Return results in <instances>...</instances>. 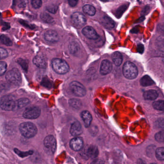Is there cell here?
Returning <instances> with one entry per match:
<instances>
[{
	"instance_id": "39",
	"label": "cell",
	"mask_w": 164,
	"mask_h": 164,
	"mask_svg": "<svg viewBox=\"0 0 164 164\" xmlns=\"http://www.w3.org/2000/svg\"><path fill=\"white\" fill-rule=\"evenodd\" d=\"M15 152H16V154L19 155L20 156H21V157H25V156L29 155H31L33 153L32 151L26 152H22L20 151L17 149H15Z\"/></svg>"
},
{
	"instance_id": "42",
	"label": "cell",
	"mask_w": 164,
	"mask_h": 164,
	"mask_svg": "<svg viewBox=\"0 0 164 164\" xmlns=\"http://www.w3.org/2000/svg\"><path fill=\"white\" fill-rule=\"evenodd\" d=\"M145 50L144 46L142 44H139L137 45V51L138 52L140 53H142Z\"/></svg>"
},
{
	"instance_id": "6",
	"label": "cell",
	"mask_w": 164,
	"mask_h": 164,
	"mask_svg": "<svg viewBox=\"0 0 164 164\" xmlns=\"http://www.w3.org/2000/svg\"><path fill=\"white\" fill-rule=\"evenodd\" d=\"M86 18L84 15L80 12H75L72 15L71 21L74 27L77 29L82 28L86 23Z\"/></svg>"
},
{
	"instance_id": "25",
	"label": "cell",
	"mask_w": 164,
	"mask_h": 164,
	"mask_svg": "<svg viewBox=\"0 0 164 164\" xmlns=\"http://www.w3.org/2000/svg\"><path fill=\"white\" fill-rule=\"evenodd\" d=\"M152 106L156 110L164 111V100L155 101L152 104Z\"/></svg>"
},
{
	"instance_id": "37",
	"label": "cell",
	"mask_w": 164,
	"mask_h": 164,
	"mask_svg": "<svg viewBox=\"0 0 164 164\" xmlns=\"http://www.w3.org/2000/svg\"><path fill=\"white\" fill-rule=\"evenodd\" d=\"M31 3L32 7L35 9L39 8L42 5V2L40 0H33L31 2Z\"/></svg>"
},
{
	"instance_id": "41",
	"label": "cell",
	"mask_w": 164,
	"mask_h": 164,
	"mask_svg": "<svg viewBox=\"0 0 164 164\" xmlns=\"http://www.w3.org/2000/svg\"><path fill=\"white\" fill-rule=\"evenodd\" d=\"M150 10V7L149 6H146L145 7H144V8H143V9L142 11L141 14L142 15H145L149 13Z\"/></svg>"
},
{
	"instance_id": "22",
	"label": "cell",
	"mask_w": 164,
	"mask_h": 164,
	"mask_svg": "<svg viewBox=\"0 0 164 164\" xmlns=\"http://www.w3.org/2000/svg\"><path fill=\"white\" fill-rule=\"evenodd\" d=\"M82 10L85 14L90 16H93L96 13L95 8L90 5H85L82 8Z\"/></svg>"
},
{
	"instance_id": "35",
	"label": "cell",
	"mask_w": 164,
	"mask_h": 164,
	"mask_svg": "<svg viewBox=\"0 0 164 164\" xmlns=\"http://www.w3.org/2000/svg\"><path fill=\"white\" fill-rule=\"evenodd\" d=\"M7 64L5 62H0V75L2 76L5 74L7 69Z\"/></svg>"
},
{
	"instance_id": "48",
	"label": "cell",
	"mask_w": 164,
	"mask_h": 164,
	"mask_svg": "<svg viewBox=\"0 0 164 164\" xmlns=\"http://www.w3.org/2000/svg\"><path fill=\"white\" fill-rule=\"evenodd\" d=\"M163 28H164V23H163Z\"/></svg>"
},
{
	"instance_id": "5",
	"label": "cell",
	"mask_w": 164,
	"mask_h": 164,
	"mask_svg": "<svg viewBox=\"0 0 164 164\" xmlns=\"http://www.w3.org/2000/svg\"><path fill=\"white\" fill-rule=\"evenodd\" d=\"M6 80L11 84L19 85L22 81L21 75L19 70L17 68H13L7 72L5 76Z\"/></svg>"
},
{
	"instance_id": "43",
	"label": "cell",
	"mask_w": 164,
	"mask_h": 164,
	"mask_svg": "<svg viewBox=\"0 0 164 164\" xmlns=\"http://www.w3.org/2000/svg\"><path fill=\"white\" fill-rule=\"evenodd\" d=\"M104 161L101 159H96L94 160L91 164H104Z\"/></svg>"
},
{
	"instance_id": "10",
	"label": "cell",
	"mask_w": 164,
	"mask_h": 164,
	"mask_svg": "<svg viewBox=\"0 0 164 164\" xmlns=\"http://www.w3.org/2000/svg\"><path fill=\"white\" fill-rule=\"evenodd\" d=\"M44 145L45 148L49 152L54 153L56 148V141L52 135H49L44 140Z\"/></svg>"
},
{
	"instance_id": "4",
	"label": "cell",
	"mask_w": 164,
	"mask_h": 164,
	"mask_svg": "<svg viewBox=\"0 0 164 164\" xmlns=\"http://www.w3.org/2000/svg\"><path fill=\"white\" fill-rule=\"evenodd\" d=\"M2 109L5 111H12L16 106V101L12 95H5L2 97L0 102Z\"/></svg>"
},
{
	"instance_id": "17",
	"label": "cell",
	"mask_w": 164,
	"mask_h": 164,
	"mask_svg": "<svg viewBox=\"0 0 164 164\" xmlns=\"http://www.w3.org/2000/svg\"><path fill=\"white\" fill-rule=\"evenodd\" d=\"M143 96L146 100H155L158 97V94L155 90H149L144 92Z\"/></svg>"
},
{
	"instance_id": "23",
	"label": "cell",
	"mask_w": 164,
	"mask_h": 164,
	"mask_svg": "<svg viewBox=\"0 0 164 164\" xmlns=\"http://www.w3.org/2000/svg\"><path fill=\"white\" fill-rule=\"evenodd\" d=\"M29 103V100L26 98H22L19 99L18 101H16V106L19 108H22L27 106Z\"/></svg>"
},
{
	"instance_id": "24",
	"label": "cell",
	"mask_w": 164,
	"mask_h": 164,
	"mask_svg": "<svg viewBox=\"0 0 164 164\" xmlns=\"http://www.w3.org/2000/svg\"><path fill=\"white\" fill-rule=\"evenodd\" d=\"M69 104L73 108L79 109L81 106V103L80 100L77 99H71L69 101Z\"/></svg>"
},
{
	"instance_id": "44",
	"label": "cell",
	"mask_w": 164,
	"mask_h": 164,
	"mask_svg": "<svg viewBox=\"0 0 164 164\" xmlns=\"http://www.w3.org/2000/svg\"><path fill=\"white\" fill-rule=\"evenodd\" d=\"M77 1H76V0H70L68 1V4L70 5V6L71 7H74L75 6L77 5Z\"/></svg>"
},
{
	"instance_id": "12",
	"label": "cell",
	"mask_w": 164,
	"mask_h": 164,
	"mask_svg": "<svg viewBox=\"0 0 164 164\" xmlns=\"http://www.w3.org/2000/svg\"><path fill=\"white\" fill-rule=\"evenodd\" d=\"M71 148L75 151H79L83 148V141L81 138L75 137L72 139L70 142Z\"/></svg>"
},
{
	"instance_id": "47",
	"label": "cell",
	"mask_w": 164,
	"mask_h": 164,
	"mask_svg": "<svg viewBox=\"0 0 164 164\" xmlns=\"http://www.w3.org/2000/svg\"><path fill=\"white\" fill-rule=\"evenodd\" d=\"M163 64H164V58H163Z\"/></svg>"
},
{
	"instance_id": "18",
	"label": "cell",
	"mask_w": 164,
	"mask_h": 164,
	"mask_svg": "<svg viewBox=\"0 0 164 164\" xmlns=\"http://www.w3.org/2000/svg\"><path fill=\"white\" fill-rule=\"evenodd\" d=\"M81 117L86 127H89L92 121V116L88 111H84L81 113Z\"/></svg>"
},
{
	"instance_id": "8",
	"label": "cell",
	"mask_w": 164,
	"mask_h": 164,
	"mask_svg": "<svg viewBox=\"0 0 164 164\" xmlns=\"http://www.w3.org/2000/svg\"><path fill=\"white\" fill-rule=\"evenodd\" d=\"M99 154L98 149L94 145L89 146L88 148H85L81 152V155L86 159L88 158L95 159Z\"/></svg>"
},
{
	"instance_id": "36",
	"label": "cell",
	"mask_w": 164,
	"mask_h": 164,
	"mask_svg": "<svg viewBox=\"0 0 164 164\" xmlns=\"http://www.w3.org/2000/svg\"><path fill=\"white\" fill-rule=\"evenodd\" d=\"M18 62L21 66V67L24 70L26 71L28 70V65L27 61H26L24 59L20 58L18 60Z\"/></svg>"
},
{
	"instance_id": "27",
	"label": "cell",
	"mask_w": 164,
	"mask_h": 164,
	"mask_svg": "<svg viewBox=\"0 0 164 164\" xmlns=\"http://www.w3.org/2000/svg\"><path fill=\"white\" fill-rule=\"evenodd\" d=\"M128 7V5H123L118 8L115 13V15L117 18H120L123 13L126 11V10L127 9Z\"/></svg>"
},
{
	"instance_id": "19",
	"label": "cell",
	"mask_w": 164,
	"mask_h": 164,
	"mask_svg": "<svg viewBox=\"0 0 164 164\" xmlns=\"http://www.w3.org/2000/svg\"><path fill=\"white\" fill-rule=\"evenodd\" d=\"M102 23L103 26L107 29H113L115 26L114 21L111 18L107 16H104V17H103Z\"/></svg>"
},
{
	"instance_id": "28",
	"label": "cell",
	"mask_w": 164,
	"mask_h": 164,
	"mask_svg": "<svg viewBox=\"0 0 164 164\" xmlns=\"http://www.w3.org/2000/svg\"><path fill=\"white\" fill-rule=\"evenodd\" d=\"M41 18L42 20L47 23H52L54 21L53 18L48 14L46 13H43L42 14Z\"/></svg>"
},
{
	"instance_id": "33",
	"label": "cell",
	"mask_w": 164,
	"mask_h": 164,
	"mask_svg": "<svg viewBox=\"0 0 164 164\" xmlns=\"http://www.w3.org/2000/svg\"><path fill=\"white\" fill-rule=\"evenodd\" d=\"M157 46L161 50H164V37H159L156 41Z\"/></svg>"
},
{
	"instance_id": "3",
	"label": "cell",
	"mask_w": 164,
	"mask_h": 164,
	"mask_svg": "<svg viewBox=\"0 0 164 164\" xmlns=\"http://www.w3.org/2000/svg\"><path fill=\"white\" fill-rule=\"evenodd\" d=\"M53 70L59 74H65L70 70V67L67 63L62 59L55 58L52 62Z\"/></svg>"
},
{
	"instance_id": "29",
	"label": "cell",
	"mask_w": 164,
	"mask_h": 164,
	"mask_svg": "<svg viewBox=\"0 0 164 164\" xmlns=\"http://www.w3.org/2000/svg\"><path fill=\"white\" fill-rule=\"evenodd\" d=\"M156 158L159 160H164V147L157 148L155 151Z\"/></svg>"
},
{
	"instance_id": "14",
	"label": "cell",
	"mask_w": 164,
	"mask_h": 164,
	"mask_svg": "<svg viewBox=\"0 0 164 164\" xmlns=\"http://www.w3.org/2000/svg\"><path fill=\"white\" fill-rule=\"evenodd\" d=\"M44 37L45 40L50 43H56L59 41L58 33L54 30H48L44 34Z\"/></svg>"
},
{
	"instance_id": "9",
	"label": "cell",
	"mask_w": 164,
	"mask_h": 164,
	"mask_svg": "<svg viewBox=\"0 0 164 164\" xmlns=\"http://www.w3.org/2000/svg\"><path fill=\"white\" fill-rule=\"evenodd\" d=\"M40 114V109L37 107L33 106L26 109L23 114V116L27 119H33L38 118Z\"/></svg>"
},
{
	"instance_id": "21",
	"label": "cell",
	"mask_w": 164,
	"mask_h": 164,
	"mask_svg": "<svg viewBox=\"0 0 164 164\" xmlns=\"http://www.w3.org/2000/svg\"><path fill=\"white\" fill-rule=\"evenodd\" d=\"M140 84L143 87H147L149 86L155 84V82L148 75H145L142 77L140 80Z\"/></svg>"
},
{
	"instance_id": "16",
	"label": "cell",
	"mask_w": 164,
	"mask_h": 164,
	"mask_svg": "<svg viewBox=\"0 0 164 164\" xmlns=\"http://www.w3.org/2000/svg\"><path fill=\"white\" fill-rule=\"evenodd\" d=\"M33 64L40 68H46L47 66L46 59L43 56H37L33 59Z\"/></svg>"
},
{
	"instance_id": "46",
	"label": "cell",
	"mask_w": 164,
	"mask_h": 164,
	"mask_svg": "<svg viewBox=\"0 0 164 164\" xmlns=\"http://www.w3.org/2000/svg\"><path fill=\"white\" fill-rule=\"evenodd\" d=\"M137 164H146L145 161L141 159H139L137 161Z\"/></svg>"
},
{
	"instance_id": "2",
	"label": "cell",
	"mask_w": 164,
	"mask_h": 164,
	"mask_svg": "<svg viewBox=\"0 0 164 164\" xmlns=\"http://www.w3.org/2000/svg\"><path fill=\"white\" fill-rule=\"evenodd\" d=\"M123 74L126 79L133 80L137 77L138 74L137 67L133 63L127 62L123 67Z\"/></svg>"
},
{
	"instance_id": "40",
	"label": "cell",
	"mask_w": 164,
	"mask_h": 164,
	"mask_svg": "<svg viewBox=\"0 0 164 164\" xmlns=\"http://www.w3.org/2000/svg\"><path fill=\"white\" fill-rule=\"evenodd\" d=\"M0 52H1V55H0V57L1 59H3L8 56V53L7 51L5 50V49L1 48H0Z\"/></svg>"
},
{
	"instance_id": "32",
	"label": "cell",
	"mask_w": 164,
	"mask_h": 164,
	"mask_svg": "<svg viewBox=\"0 0 164 164\" xmlns=\"http://www.w3.org/2000/svg\"><path fill=\"white\" fill-rule=\"evenodd\" d=\"M155 139L160 142H164V131L158 132L155 135Z\"/></svg>"
},
{
	"instance_id": "7",
	"label": "cell",
	"mask_w": 164,
	"mask_h": 164,
	"mask_svg": "<svg viewBox=\"0 0 164 164\" xmlns=\"http://www.w3.org/2000/svg\"><path fill=\"white\" fill-rule=\"evenodd\" d=\"M70 88L72 92L78 97H83L86 94L85 88L81 83L77 81L71 82L70 85Z\"/></svg>"
},
{
	"instance_id": "30",
	"label": "cell",
	"mask_w": 164,
	"mask_h": 164,
	"mask_svg": "<svg viewBox=\"0 0 164 164\" xmlns=\"http://www.w3.org/2000/svg\"><path fill=\"white\" fill-rule=\"evenodd\" d=\"M0 39H1V42L2 44H5V45L8 46H12V41L7 36H5V35H2L0 37Z\"/></svg>"
},
{
	"instance_id": "20",
	"label": "cell",
	"mask_w": 164,
	"mask_h": 164,
	"mask_svg": "<svg viewBox=\"0 0 164 164\" xmlns=\"http://www.w3.org/2000/svg\"><path fill=\"white\" fill-rule=\"evenodd\" d=\"M111 57H112L114 64L117 67H119L122 64L123 57L122 55L120 53L118 52L114 53H112Z\"/></svg>"
},
{
	"instance_id": "13",
	"label": "cell",
	"mask_w": 164,
	"mask_h": 164,
	"mask_svg": "<svg viewBox=\"0 0 164 164\" xmlns=\"http://www.w3.org/2000/svg\"><path fill=\"white\" fill-rule=\"evenodd\" d=\"M112 67V63L109 60H103L101 65L100 72L102 75H106L111 72Z\"/></svg>"
},
{
	"instance_id": "11",
	"label": "cell",
	"mask_w": 164,
	"mask_h": 164,
	"mask_svg": "<svg viewBox=\"0 0 164 164\" xmlns=\"http://www.w3.org/2000/svg\"><path fill=\"white\" fill-rule=\"evenodd\" d=\"M82 32L86 38L91 39H96L99 36L94 29L91 26H87L83 28Z\"/></svg>"
},
{
	"instance_id": "26",
	"label": "cell",
	"mask_w": 164,
	"mask_h": 164,
	"mask_svg": "<svg viewBox=\"0 0 164 164\" xmlns=\"http://www.w3.org/2000/svg\"><path fill=\"white\" fill-rule=\"evenodd\" d=\"M70 52L72 54H75L78 52L80 49V46L79 44L76 42H72L70 43L68 46Z\"/></svg>"
},
{
	"instance_id": "38",
	"label": "cell",
	"mask_w": 164,
	"mask_h": 164,
	"mask_svg": "<svg viewBox=\"0 0 164 164\" xmlns=\"http://www.w3.org/2000/svg\"><path fill=\"white\" fill-rule=\"evenodd\" d=\"M155 125L158 128L164 129V118H159L155 122Z\"/></svg>"
},
{
	"instance_id": "34",
	"label": "cell",
	"mask_w": 164,
	"mask_h": 164,
	"mask_svg": "<svg viewBox=\"0 0 164 164\" xmlns=\"http://www.w3.org/2000/svg\"><path fill=\"white\" fill-rule=\"evenodd\" d=\"M46 9L50 13L55 14L58 9V6L55 5H49L46 6Z\"/></svg>"
},
{
	"instance_id": "45",
	"label": "cell",
	"mask_w": 164,
	"mask_h": 164,
	"mask_svg": "<svg viewBox=\"0 0 164 164\" xmlns=\"http://www.w3.org/2000/svg\"><path fill=\"white\" fill-rule=\"evenodd\" d=\"M10 28V25L7 23H4L2 26V29L3 30H6Z\"/></svg>"
},
{
	"instance_id": "49",
	"label": "cell",
	"mask_w": 164,
	"mask_h": 164,
	"mask_svg": "<svg viewBox=\"0 0 164 164\" xmlns=\"http://www.w3.org/2000/svg\"><path fill=\"white\" fill-rule=\"evenodd\" d=\"M155 164V163H153V164Z\"/></svg>"
},
{
	"instance_id": "31",
	"label": "cell",
	"mask_w": 164,
	"mask_h": 164,
	"mask_svg": "<svg viewBox=\"0 0 164 164\" xmlns=\"http://www.w3.org/2000/svg\"><path fill=\"white\" fill-rule=\"evenodd\" d=\"M41 84L45 88H48V89H50L52 86L51 80L47 77L43 78L41 82Z\"/></svg>"
},
{
	"instance_id": "15",
	"label": "cell",
	"mask_w": 164,
	"mask_h": 164,
	"mask_svg": "<svg viewBox=\"0 0 164 164\" xmlns=\"http://www.w3.org/2000/svg\"><path fill=\"white\" fill-rule=\"evenodd\" d=\"M82 126L79 121H76L73 123L71 126L70 132L73 136H78L82 134Z\"/></svg>"
},
{
	"instance_id": "1",
	"label": "cell",
	"mask_w": 164,
	"mask_h": 164,
	"mask_svg": "<svg viewBox=\"0 0 164 164\" xmlns=\"http://www.w3.org/2000/svg\"><path fill=\"white\" fill-rule=\"evenodd\" d=\"M19 130L21 134L27 138L33 137L37 132L36 126L31 122L22 123L20 125Z\"/></svg>"
}]
</instances>
